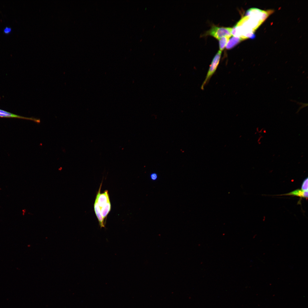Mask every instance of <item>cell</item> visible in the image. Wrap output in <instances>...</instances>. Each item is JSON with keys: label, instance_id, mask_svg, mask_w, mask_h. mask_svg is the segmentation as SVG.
Segmentation results:
<instances>
[{"label": "cell", "instance_id": "obj_1", "mask_svg": "<svg viewBox=\"0 0 308 308\" xmlns=\"http://www.w3.org/2000/svg\"><path fill=\"white\" fill-rule=\"evenodd\" d=\"M221 53V51L220 50H218L213 58L208 71L205 79L201 86L202 90L204 89L205 86L209 82L211 77L216 72L219 64Z\"/></svg>", "mask_w": 308, "mask_h": 308}, {"label": "cell", "instance_id": "obj_2", "mask_svg": "<svg viewBox=\"0 0 308 308\" xmlns=\"http://www.w3.org/2000/svg\"><path fill=\"white\" fill-rule=\"evenodd\" d=\"M232 28L219 27L213 26L207 32V34L219 40L224 37H229L232 36Z\"/></svg>", "mask_w": 308, "mask_h": 308}, {"label": "cell", "instance_id": "obj_3", "mask_svg": "<svg viewBox=\"0 0 308 308\" xmlns=\"http://www.w3.org/2000/svg\"><path fill=\"white\" fill-rule=\"evenodd\" d=\"M102 183L100 185L99 191L97 194L96 198L97 199L98 204L100 208L104 206L110 200L109 196L108 190L105 191L102 193H100Z\"/></svg>", "mask_w": 308, "mask_h": 308}, {"label": "cell", "instance_id": "obj_4", "mask_svg": "<svg viewBox=\"0 0 308 308\" xmlns=\"http://www.w3.org/2000/svg\"><path fill=\"white\" fill-rule=\"evenodd\" d=\"M0 117L6 118H15L33 121L37 123H39L40 120L33 117H28L16 115L5 111L0 109Z\"/></svg>", "mask_w": 308, "mask_h": 308}, {"label": "cell", "instance_id": "obj_5", "mask_svg": "<svg viewBox=\"0 0 308 308\" xmlns=\"http://www.w3.org/2000/svg\"><path fill=\"white\" fill-rule=\"evenodd\" d=\"M94 211L98 219L99 224L101 228L105 227V223L101 212V209L98 204L97 199L96 198L94 205Z\"/></svg>", "mask_w": 308, "mask_h": 308}, {"label": "cell", "instance_id": "obj_6", "mask_svg": "<svg viewBox=\"0 0 308 308\" xmlns=\"http://www.w3.org/2000/svg\"><path fill=\"white\" fill-rule=\"evenodd\" d=\"M290 195L299 196L301 198H308V191H303L301 189H297L288 193L277 195V196Z\"/></svg>", "mask_w": 308, "mask_h": 308}, {"label": "cell", "instance_id": "obj_7", "mask_svg": "<svg viewBox=\"0 0 308 308\" xmlns=\"http://www.w3.org/2000/svg\"><path fill=\"white\" fill-rule=\"evenodd\" d=\"M243 40L240 37L233 36L229 39L226 46V48L227 49H231Z\"/></svg>", "mask_w": 308, "mask_h": 308}, {"label": "cell", "instance_id": "obj_8", "mask_svg": "<svg viewBox=\"0 0 308 308\" xmlns=\"http://www.w3.org/2000/svg\"><path fill=\"white\" fill-rule=\"evenodd\" d=\"M111 208V204L110 200L100 208L101 214L104 220L110 212Z\"/></svg>", "mask_w": 308, "mask_h": 308}, {"label": "cell", "instance_id": "obj_9", "mask_svg": "<svg viewBox=\"0 0 308 308\" xmlns=\"http://www.w3.org/2000/svg\"><path fill=\"white\" fill-rule=\"evenodd\" d=\"M230 37H224L219 40V47L220 50L222 51L223 50L229 39Z\"/></svg>", "mask_w": 308, "mask_h": 308}, {"label": "cell", "instance_id": "obj_10", "mask_svg": "<svg viewBox=\"0 0 308 308\" xmlns=\"http://www.w3.org/2000/svg\"><path fill=\"white\" fill-rule=\"evenodd\" d=\"M308 178H306L303 181L301 186V190L303 191H308Z\"/></svg>", "mask_w": 308, "mask_h": 308}, {"label": "cell", "instance_id": "obj_11", "mask_svg": "<svg viewBox=\"0 0 308 308\" xmlns=\"http://www.w3.org/2000/svg\"><path fill=\"white\" fill-rule=\"evenodd\" d=\"M12 31L11 28L9 27H6L3 30V33L6 35H8L11 33Z\"/></svg>", "mask_w": 308, "mask_h": 308}, {"label": "cell", "instance_id": "obj_12", "mask_svg": "<svg viewBox=\"0 0 308 308\" xmlns=\"http://www.w3.org/2000/svg\"><path fill=\"white\" fill-rule=\"evenodd\" d=\"M150 177L151 180L153 181H155L157 179V175L155 173H152L150 175Z\"/></svg>", "mask_w": 308, "mask_h": 308}]
</instances>
